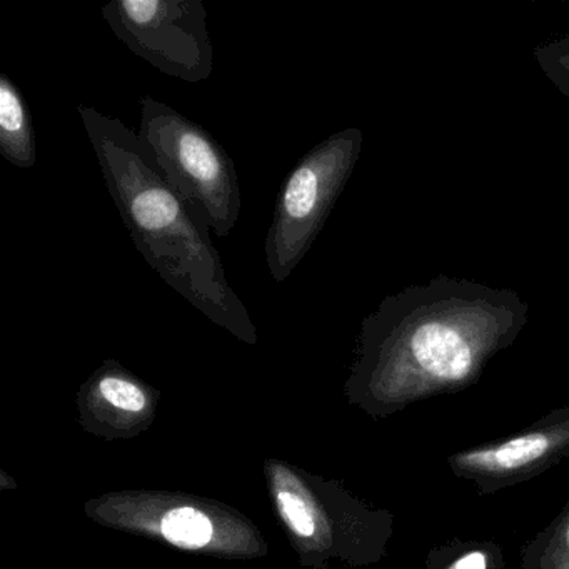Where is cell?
Segmentation results:
<instances>
[{
  "label": "cell",
  "mask_w": 569,
  "mask_h": 569,
  "mask_svg": "<svg viewBox=\"0 0 569 569\" xmlns=\"http://www.w3.org/2000/svg\"><path fill=\"white\" fill-rule=\"evenodd\" d=\"M528 315L511 289L449 276L386 296L362 321L359 391L381 415L466 391L515 345Z\"/></svg>",
  "instance_id": "1"
},
{
  "label": "cell",
  "mask_w": 569,
  "mask_h": 569,
  "mask_svg": "<svg viewBox=\"0 0 569 569\" xmlns=\"http://www.w3.org/2000/svg\"><path fill=\"white\" fill-rule=\"evenodd\" d=\"M109 194L136 249L192 308L238 338L256 342V326L229 284L211 231L166 182L138 132L94 108H78Z\"/></svg>",
  "instance_id": "2"
},
{
  "label": "cell",
  "mask_w": 569,
  "mask_h": 569,
  "mask_svg": "<svg viewBox=\"0 0 569 569\" xmlns=\"http://www.w3.org/2000/svg\"><path fill=\"white\" fill-rule=\"evenodd\" d=\"M139 106L138 136L162 178L216 238H228L242 209L241 184L231 156L214 136L178 109L151 96H142Z\"/></svg>",
  "instance_id": "3"
},
{
  "label": "cell",
  "mask_w": 569,
  "mask_h": 569,
  "mask_svg": "<svg viewBox=\"0 0 569 569\" xmlns=\"http://www.w3.org/2000/svg\"><path fill=\"white\" fill-rule=\"evenodd\" d=\"M362 141L358 128L328 136L282 182L264 244L272 281H286L311 251L358 164Z\"/></svg>",
  "instance_id": "4"
},
{
  "label": "cell",
  "mask_w": 569,
  "mask_h": 569,
  "mask_svg": "<svg viewBox=\"0 0 569 569\" xmlns=\"http://www.w3.org/2000/svg\"><path fill=\"white\" fill-rule=\"evenodd\" d=\"M102 19L129 51L179 81H208L214 46L201 0H112Z\"/></svg>",
  "instance_id": "5"
},
{
  "label": "cell",
  "mask_w": 569,
  "mask_h": 569,
  "mask_svg": "<svg viewBox=\"0 0 569 569\" xmlns=\"http://www.w3.org/2000/svg\"><path fill=\"white\" fill-rule=\"evenodd\" d=\"M568 456L569 406H561L508 438L452 452L446 462L479 495H492L545 475Z\"/></svg>",
  "instance_id": "6"
},
{
  "label": "cell",
  "mask_w": 569,
  "mask_h": 569,
  "mask_svg": "<svg viewBox=\"0 0 569 569\" xmlns=\"http://www.w3.org/2000/svg\"><path fill=\"white\" fill-rule=\"evenodd\" d=\"M0 152L16 168L31 169L38 162L31 109L8 74H0Z\"/></svg>",
  "instance_id": "7"
},
{
  "label": "cell",
  "mask_w": 569,
  "mask_h": 569,
  "mask_svg": "<svg viewBox=\"0 0 569 569\" xmlns=\"http://www.w3.org/2000/svg\"><path fill=\"white\" fill-rule=\"evenodd\" d=\"M426 569H506L505 551L496 541L451 539L426 556Z\"/></svg>",
  "instance_id": "8"
},
{
  "label": "cell",
  "mask_w": 569,
  "mask_h": 569,
  "mask_svg": "<svg viewBox=\"0 0 569 569\" xmlns=\"http://www.w3.org/2000/svg\"><path fill=\"white\" fill-rule=\"evenodd\" d=\"M522 569H569V501L521 549Z\"/></svg>",
  "instance_id": "9"
},
{
  "label": "cell",
  "mask_w": 569,
  "mask_h": 569,
  "mask_svg": "<svg viewBox=\"0 0 569 569\" xmlns=\"http://www.w3.org/2000/svg\"><path fill=\"white\" fill-rule=\"evenodd\" d=\"M161 531L171 545L184 549H199L211 541L214 528L204 512L184 506L172 509L162 518Z\"/></svg>",
  "instance_id": "10"
},
{
  "label": "cell",
  "mask_w": 569,
  "mask_h": 569,
  "mask_svg": "<svg viewBox=\"0 0 569 569\" xmlns=\"http://www.w3.org/2000/svg\"><path fill=\"white\" fill-rule=\"evenodd\" d=\"M532 56L546 78L569 101V36L539 46Z\"/></svg>",
  "instance_id": "11"
},
{
  "label": "cell",
  "mask_w": 569,
  "mask_h": 569,
  "mask_svg": "<svg viewBox=\"0 0 569 569\" xmlns=\"http://www.w3.org/2000/svg\"><path fill=\"white\" fill-rule=\"evenodd\" d=\"M98 392L106 402L128 412H139L148 406L141 386L124 376L108 372L98 381Z\"/></svg>",
  "instance_id": "12"
},
{
  "label": "cell",
  "mask_w": 569,
  "mask_h": 569,
  "mask_svg": "<svg viewBox=\"0 0 569 569\" xmlns=\"http://www.w3.org/2000/svg\"><path fill=\"white\" fill-rule=\"evenodd\" d=\"M278 506L282 518L288 522L289 528L301 536V538H311L316 532V519L309 509L308 502L291 491L278 492Z\"/></svg>",
  "instance_id": "13"
}]
</instances>
